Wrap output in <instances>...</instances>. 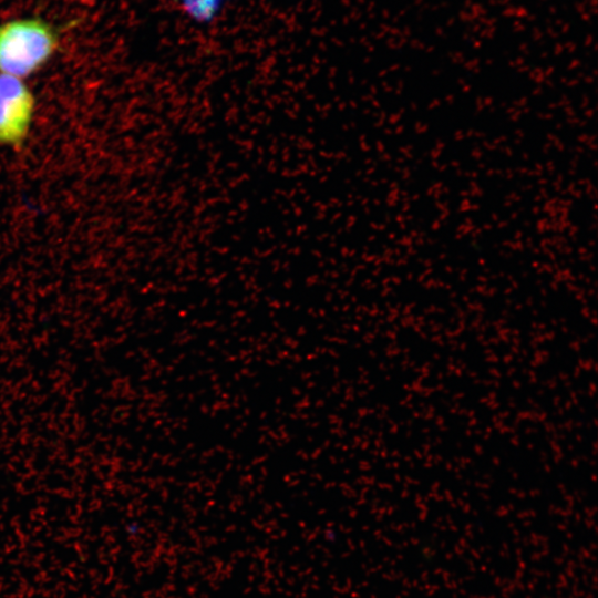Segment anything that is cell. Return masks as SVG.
<instances>
[{
	"label": "cell",
	"instance_id": "7a4b0ae2",
	"mask_svg": "<svg viewBox=\"0 0 598 598\" xmlns=\"http://www.w3.org/2000/svg\"><path fill=\"white\" fill-rule=\"evenodd\" d=\"M37 100L25 80L0 74V146L24 145L34 121Z\"/></svg>",
	"mask_w": 598,
	"mask_h": 598
},
{
	"label": "cell",
	"instance_id": "6da1fadb",
	"mask_svg": "<svg viewBox=\"0 0 598 598\" xmlns=\"http://www.w3.org/2000/svg\"><path fill=\"white\" fill-rule=\"evenodd\" d=\"M62 30L41 17H20L0 23V74L25 80L55 56Z\"/></svg>",
	"mask_w": 598,
	"mask_h": 598
},
{
	"label": "cell",
	"instance_id": "3957f363",
	"mask_svg": "<svg viewBox=\"0 0 598 598\" xmlns=\"http://www.w3.org/2000/svg\"><path fill=\"white\" fill-rule=\"evenodd\" d=\"M229 0H177L182 14L197 25L214 23Z\"/></svg>",
	"mask_w": 598,
	"mask_h": 598
}]
</instances>
